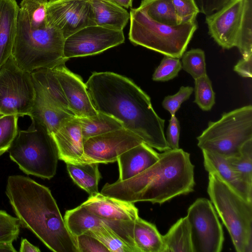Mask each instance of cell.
Returning a JSON list of instances; mask_svg holds the SVG:
<instances>
[{
	"label": "cell",
	"mask_w": 252,
	"mask_h": 252,
	"mask_svg": "<svg viewBox=\"0 0 252 252\" xmlns=\"http://www.w3.org/2000/svg\"><path fill=\"white\" fill-rule=\"evenodd\" d=\"M35 91L31 72L19 67L11 56L0 68V113L29 116Z\"/></svg>",
	"instance_id": "10"
},
{
	"label": "cell",
	"mask_w": 252,
	"mask_h": 252,
	"mask_svg": "<svg viewBox=\"0 0 252 252\" xmlns=\"http://www.w3.org/2000/svg\"><path fill=\"white\" fill-rule=\"evenodd\" d=\"M162 239L164 252H193L190 226L187 216L173 224Z\"/></svg>",
	"instance_id": "26"
},
{
	"label": "cell",
	"mask_w": 252,
	"mask_h": 252,
	"mask_svg": "<svg viewBox=\"0 0 252 252\" xmlns=\"http://www.w3.org/2000/svg\"><path fill=\"white\" fill-rule=\"evenodd\" d=\"M207 192L218 216L229 232L237 252H252V202L209 173Z\"/></svg>",
	"instance_id": "5"
},
{
	"label": "cell",
	"mask_w": 252,
	"mask_h": 252,
	"mask_svg": "<svg viewBox=\"0 0 252 252\" xmlns=\"http://www.w3.org/2000/svg\"><path fill=\"white\" fill-rule=\"evenodd\" d=\"M85 84L98 112L114 118L153 148L170 149L165 120L154 110L149 96L132 81L114 72H100L93 73Z\"/></svg>",
	"instance_id": "1"
},
{
	"label": "cell",
	"mask_w": 252,
	"mask_h": 252,
	"mask_svg": "<svg viewBox=\"0 0 252 252\" xmlns=\"http://www.w3.org/2000/svg\"><path fill=\"white\" fill-rule=\"evenodd\" d=\"M63 219L68 229L75 237L95 227L101 225H106L129 244L135 252H138L133 239L134 221H119L102 219L90 213L81 205L66 211Z\"/></svg>",
	"instance_id": "15"
},
{
	"label": "cell",
	"mask_w": 252,
	"mask_h": 252,
	"mask_svg": "<svg viewBox=\"0 0 252 252\" xmlns=\"http://www.w3.org/2000/svg\"><path fill=\"white\" fill-rule=\"evenodd\" d=\"M19 9L15 0H0V68L12 56Z\"/></svg>",
	"instance_id": "21"
},
{
	"label": "cell",
	"mask_w": 252,
	"mask_h": 252,
	"mask_svg": "<svg viewBox=\"0 0 252 252\" xmlns=\"http://www.w3.org/2000/svg\"><path fill=\"white\" fill-rule=\"evenodd\" d=\"M78 118L84 141L90 137L123 127L117 120L100 112L89 117Z\"/></svg>",
	"instance_id": "27"
},
{
	"label": "cell",
	"mask_w": 252,
	"mask_h": 252,
	"mask_svg": "<svg viewBox=\"0 0 252 252\" xmlns=\"http://www.w3.org/2000/svg\"><path fill=\"white\" fill-rule=\"evenodd\" d=\"M31 120L27 129L18 130L8 151L9 157L25 174L49 180L56 173L58 150L46 128Z\"/></svg>",
	"instance_id": "6"
},
{
	"label": "cell",
	"mask_w": 252,
	"mask_h": 252,
	"mask_svg": "<svg viewBox=\"0 0 252 252\" xmlns=\"http://www.w3.org/2000/svg\"><path fill=\"white\" fill-rule=\"evenodd\" d=\"M200 12L209 15L220 10L231 0H194Z\"/></svg>",
	"instance_id": "40"
},
{
	"label": "cell",
	"mask_w": 252,
	"mask_h": 252,
	"mask_svg": "<svg viewBox=\"0 0 252 252\" xmlns=\"http://www.w3.org/2000/svg\"><path fill=\"white\" fill-rule=\"evenodd\" d=\"M68 173L73 181L90 196L99 192L98 184L101 178L98 163L94 162H66Z\"/></svg>",
	"instance_id": "25"
},
{
	"label": "cell",
	"mask_w": 252,
	"mask_h": 252,
	"mask_svg": "<svg viewBox=\"0 0 252 252\" xmlns=\"http://www.w3.org/2000/svg\"><path fill=\"white\" fill-rule=\"evenodd\" d=\"M143 142L140 137L124 127L91 137L84 141L85 160L114 162L121 154Z\"/></svg>",
	"instance_id": "14"
},
{
	"label": "cell",
	"mask_w": 252,
	"mask_h": 252,
	"mask_svg": "<svg viewBox=\"0 0 252 252\" xmlns=\"http://www.w3.org/2000/svg\"><path fill=\"white\" fill-rule=\"evenodd\" d=\"M95 24L108 29L123 31L130 18L129 13L111 0H90Z\"/></svg>",
	"instance_id": "23"
},
{
	"label": "cell",
	"mask_w": 252,
	"mask_h": 252,
	"mask_svg": "<svg viewBox=\"0 0 252 252\" xmlns=\"http://www.w3.org/2000/svg\"><path fill=\"white\" fill-rule=\"evenodd\" d=\"M194 166L190 154L182 149L159 154L154 164L124 181L106 183L100 193L127 202L162 204L194 190Z\"/></svg>",
	"instance_id": "3"
},
{
	"label": "cell",
	"mask_w": 252,
	"mask_h": 252,
	"mask_svg": "<svg viewBox=\"0 0 252 252\" xmlns=\"http://www.w3.org/2000/svg\"><path fill=\"white\" fill-rule=\"evenodd\" d=\"M75 238L79 252H109L98 239L89 234L83 233Z\"/></svg>",
	"instance_id": "38"
},
{
	"label": "cell",
	"mask_w": 252,
	"mask_h": 252,
	"mask_svg": "<svg viewBox=\"0 0 252 252\" xmlns=\"http://www.w3.org/2000/svg\"><path fill=\"white\" fill-rule=\"evenodd\" d=\"M182 68L195 80L207 74L205 53L199 48L185 52L182 56Z\"/></svg>",
	"instance_id": "31"
},
{
	"label": "cell",
	"mask_w": 252,
	"mask_h": 252,
	"mask_svg": "<svg viewBox=\"0 0 252 252\" xmlns=\"http://www.w3.org/2000/svg\"><path fill=\"white\" fill-rule=\"evenodd\" d=\"M193 252H220L224 240L221 224L210 200L197 198L188 209Z\"/></svg>",
	"instance_id": "11"
},
{
	"label": "cell",
	"mask_w": 252,
	"mask_h": 252,
	"mask_svg": "<svg viewBox=\"0 0 252 252\" xmlns=\"http://www.w3.org/2000/svg\"><path fill=\"white\" fill-rule=\"evenodd\" d=\"M13 243H0V252H16V250L12 244Z\"/></svg>",
	"instance_id": "43"
},
{
	"label": "cell",
	"mask_w": 252,
	"mask_h": 252,
	"mask_svg": "<svg viewBox=\"0 0 252 252\" xmlns=\"http://www.w3.org/2000/svg\"><path fill=\"white\" fill-rule=\"evenodd\" d=\"M68 103L70 110L77 117L96 115L94 109L81 78L68 70L64 64L52 68Z\"/></svg>",
	"instance_id": "16"
},
{
	"label": "cell",
	"mask_w": 252,
	"mask_h": 252,
	"mask_svg": "<svg viewBox=\"0 0 252 252\" xmlns=\"http://www.w3.org/2000/svg\"><path fill=\"white\" fill-rule=\"evenodd\" d=\"M252 139V106L247 105L223 113L220 119L209 122L197 137L201 150L225 157L238 155L242 146Z\"/></svg>",
	"instance_id": "9"
},
{
	"label": "cell",
	"mask_w": 252,
	"mask_h": 252,
	"mask_svg": "<svg viewBox=\"0 0 252 252\" xmlns=\"http://www.w3.org/2000/svg\"><path fill=\"white\" fill-rule=\"evenodd\" d=\"M19 252H39L40 249L30 243L26 239L22 238Z\"/></svg>",
	"instance_id": "42"
},
{
	"label": "cell",
	"mask_w": 252,
	"mask_h": 252,
	"mask_svg": "<svg viewBox=\"0 0 252 252\" xmlns=\"http://www.w3.org/2000/svg\"><path fill=\"white\" fill-rule=\"evenodd\" d=\"M2 116H3V115H2V114H0V118L1 117H2Z\"/></svg>",
	"instance_id": "45"
},
{
	"label": "cell",
	"mask_w": 252,
	"mask_h": 252,
	"mask_svg": "<svg viewBox=\"0 0 252 252\" xmlns=\"http://www.w3.org/2000/svg\"><path fill=\"white\" fill-rule=\"evenodd\" d=\"M177 18V25L193 23L199 9L194 0H172Z\"/></svg>",
	"instance_id": "36"
},
{
	"label": "cell",
	"mask_w": 252,
	"mask_h": 252,
	"mask_svg": "<svg viewBox=\"0 0 252 252\" xmlns=\"http://www.w3.org/2000/svg\"><path fill=\"white\" fill-rule=\"evenodd\" d=\"M123 31L92 25L83 28L65 39V58L84 57L100 53L125 41Z\"/></svg>",
	"instance_id": "12"
},
{
	"label": "cell",
	"mask_w": 252,
	"mask_h": 252,
	"mask_svg": "<svg viewBox=\"0 0 252 252\" xmlns=\"http://www.w3.org/2000/svg\"><path fill=\"white\" fill-rule=\"evenodd\" d=\"M205 170L216 174L246 200L252 202V186L242 180L228 163L226 157L202 150Z\"/></svg>",
	"instance_id": "20"
},
{
	"label": "cell",
	"mask_w": 252,
	"mask_h": 252,
	"mask_svg": "<svg viewBox=\"0 0 252 252\" xmlns=\"http://www.w3.org/2000/svg\"><path fill=\"white\" fill-rule=\"evenodd\" d=\"M182 68L179 58L164 56L155 70L152 79L155 81L164 82L176 77Z\"/></svg>",
	"instance_id": "34"
},
{
	"label": "cell",
	"mask_w": 252,
	"mask_h": 252,
	"mask_svg": "<svg viewBox=\"0 0 252 252\" xmlns=\"http://www.w3.org/2000/svg\"><path fill=\"white\" fill-rule=\"evenodd\" d=\"M81 205L93 214L106 220L134 221L139 217L134 203L100 192L90 196Z\"/></svg>",
	"instance_id": "18"
},
{
	"label": "cell",
	"mask_w": 252,
	"mask_h": 252,
	"mask_svg": "<svg viewBox=\"0 0 252 252\" xmlns=\"http://www.w3.org/2000/svg\"><path fill=\"white\" fill-rule=\"evenodd\" d=\"M208 33L223 49L236 47L243 58L252 56V0H231L206 15Z\"/></svg>",
	"instance_id": "8"
},
{
	"label": "cell",
	"mask_w": 252,
	"mask_h": 252,
	"mask_svg": "<svg viewBox=\"0 0 252 252\" xmlns=\"http://www.w3.org/2000/svg\"><path fill=\"white\" fill-rule=\"evenodd\" d=\"M138 7L157 22L170 26L177 25L172 0H142Z\"/></svg>",
	"instance_id": "28"
},
{
	"label": "cell",
	"mask_w": 252,
	"mask_h": 252,
	"mask_svg": "<svg viewBox=\"0 0 252 252\" xmlns=\"http://www.w3.org/2000/svg\"><path fill=\"white\" fill-rule=\"evenodd\" d=\"M64 40L56 28L30 19L19 6L11 56L21 69L31 73L64 64L68 60L63 55Z\"/></svg>",
	"instance_id": "4"
},
{
	"label": "cell",
	"mask_w": 252,
	"mask_h": 252,
	"mask_svg": "<svg viewBox=\"0 0 252 252\" xmlns=\"http://www.w3.org/2000/svg\"><path fill=\"white\" fill-rule=\"evenodd\" d=\"M20 224L17 217L0 210V243H13L20 233Z\"/></svg>",
	"instance_id": "35"
},
{
	"label": "cell",
	"mask_w": 252,
	"mask_h": 252,
	"mask_svg": "<svg viewBox=\"0 0 252 252\" xmlns=\"http://www.w3.org/2000/svg\"><path fill=\"white\" fill-rule=\"evenodd\" d=\"M195 80V103L203 111L210 110L215 103V94L212 82L206 74Z\"/></svg>",
	"instance_id": "32"
},
{
	"label": "cell",
	"mask_w": 252,
	"mask_h": 252,
	"mask_svg": "<svg viewBox=\"0 0 252 252\" xmlns=\"http://www.w3.org/2000/svg\"><path fill=\"white\" fill-rule=\"evenodd\" d=\"M34 84L35 96L29 117L43 125L51 135L73 116L55 106L45 98L37 85Z\"/></svg>",
	"instance_id": "22"
},
{
	"label": "cell",
	"mask_w": 252,
	"mask_h": 252,
	"mask_svg": "<svg viewBox=\"0 0 252 252\" xmlns=\"http://www.w3.org/2000/svg\"><path fill=\"white\" fill-rule=\"evenodd\" d=\"M119 5L125 7L126 8H128L129 7H131L132 6V2L133 0H111Z\"/></svg>",
	"instance_id": "44"
},
{
	"label": "cell",
	"mask_w": 252,
	"mask_h": 252,
	"mask_svg": "<svg viewBox=\"0 0 252 252\" xmlns=\"http://www.w3.org/2000/svg\"><path fill=\"white\" fill-rule=\"evenodd\" d=\"M159 158V154L144 142L121 154L118 161V181L129 179L144 171Z\"/></svg>",
	"instance_id": "19"
},
{
	"label": "cell",
	"mask_w": 252,
	"mask_h": 252,
	"mask_svg": "<svg viewBox=\"0 0 252 252\" xmlns=\"http://www.w3.org/2000/svg\"><path fill=\"white\" fill-rule=\"evenodd\" d=\"M18 118L15 115L0 118V156L8 151L18 133Z\"/></svg>",
	"instance_id": "33"
},
{
	"label": "cell",
	"mask_w": 252,
	"mask_h": 252,
	"mask_svg": "<svg viewBox=\"0 0 252 252\" xmlns=\"http://www.w3.org/2000/svg\"><path fill=\"white\" fill-rule=\"evenodd\" d=\"M226 158L241 179L252 186V139L242 146L238 155Z\"/></svg>",
	"instance_id": "29"
},
{
	"label": "cell",
	"mask_w": 252,
	"mask_h": 252,
	"mask_svg": "<svg viewBox=\"0 0 252 252\" xmlns=\"http://www.w3.org/2000/svg\"><path fill=\"white\" fill-rule=\"evenodd\" d=\"M5 194L20 225L55 252H79L49 189L22 175H11Z\"/></svg>",
	"instance_id": "2"
},
{
	"label": "cell",
	"mask_w": 252,
	"mask_h": 252,
	"mask_svg": "<svg viewBox=\"0 0 252 252\" xmlns=\"http://www.w3.org/2000/svg\"><path fill=\"white\" fill-rule=\"evenodd\" d=\"M193 90L192 87L182 86L175 94L164 97L162 102L163 107L167 110L171 116L175 115L182 103L189 98Z\"/></svg>",
	"instance_id": "37"
},
{
	"label": "cell",
	"mask_w": 252,
	"mask_h": 252,
	"mask_svg": "<svg viewBox=\"0 0 252 252\" xmlns=\"http://www.w3.org/2000/svg\"><path fill=\"white\" fill-rule=\"evenodd\" d=\"M59 159L66 162H86L84 153V140L79 118L72 117L63 122L53 134Z\"/></svg>",
	"instance_id": "17"
},
{
	"label": "cell",
	"mask_w": 252,
	"mask_h": 252,
	"mask_svg": "<svg viewBox=\"0 0 252 252\" xmlns=\"http://www.w3.org/2000/svg\"><path fill=\"white\" fill-rule=\"evenodd\" d=\"M85 233L98 239L110 252H135L129 244L106 225L95 227Z\"/></svg>",
	"instance_id": "30"
},
{
	"label": "cell",
	"mask_w": 252,
	"mask_h": 252,
	"mask_svg": "<svg viewBox=\"0 0 252 252\" xmlns=\"http://www.w3.org/2000/svg\"><path fill=\"white\" fill-rule=\"evenodd\" d=\"M133 239L138 252H164L162 235L155 225L139 217L134 221Z\"/></svg>",
	"instance_id": "24"
},
{
	"label": "cell",
	"mask_w": 252,
	"mask_h": 252,
	"mask_svg": "<svg viewBox=\"0 0 252 252\" xmlns=\"http://www.w3.org/2000/svg\"><path fill=\"white\" fill-rule=\"evenodd\" d=\"M180 123L175 115L171 116L166 130V140L167 145L171 150L179 148Z\"/></svg>",
	"instance_id": "39"
},
{
	"label": "cell",
	"mask_w": 252,
	"mask_h": 252,
	"mask_svg": "<svg viewBox=\"0 0 252 252\" xmlns=\"http://www.w3.org/2000/svg\"><path fill=\"white\" fill-rule=\"evenodd\" d=\"M129 15L128 37L133 44L174 58L182 57L198 28L197 21L175 26L157 22L138 7L131 8Z\"/></svg>",
	"instance_id": "7"
},
{
	"label": "cell",
	"mask_w": 252,
	"mask_h": 252,
	"mask_svg": "<svg viewBox=\"0 0 252 252\" xmlns=\"http://www.w3.org/2000/svg\"></svg>",
	"instance_id": "46"
},
{
	"label": "cell",
	"mask_w": 252,
	"mask_h": 252,
	"mask_svg": "<svg viewBox=\"0 0 252 252\" xmlns=\"http://www.w3.org/2000/svg\"><path fill=\"white\" fill-rule=\"evenodd\" d=\"M234 70L245 78L252 77V56L247 59L242 58L234 67Z\"/></svg>",
	"instance_id": "41"
},
{
	"label": "cell",
	"mask_w": 252,
	"mask_h": 252,
	"mask_svg": "<svg viewBox=\"0 0 252 252\" xmlns=\"http://www.w3.org/2000/svg\"><path fill=\"white\" fill-rule=\"evenodd\" d=\"M46 14L48 24L64 39L83 28L96 25L90 0H48Z\"/></svg>",
	"instance_id": "13"
}]
</instances>
